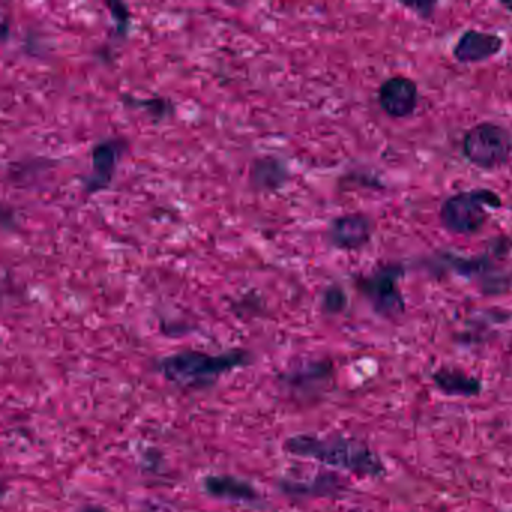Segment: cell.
Wrapping results in <instances>:
<instances>
[{"instance_id": "obj_1", "label": "cell", "mask_w": 512, "mask_h": 512, "mask_svg": "<svg viewBox=\"0 0 512 512\" xmlns=\"http://www.w3.org/2000/svg\"><path fill=\"white\" fill-rule=\"evenodd\" d=\"M284 451L361 478L379 479L386 475L385 463L374 449L344 434H296L284 442Z\"/></svg>"}, {"instance_id": "obj_2", "label": "cell", "mask_w": 512, "mask_h": 512, "mask_svg": "<svg viewBox=\"0 0 512 512\" xmlns=\"http://www.w3.org/2000/svg\"><path fill=\"white\" fill-rule=\"evenodd\" d=\"M250 364V353L235 349L230 352L211 355L199 350H181L158 359V373L176 386L182 388H208L221 376Z\"/></svg>"}, {"instance_id": "obj_3", "label": "cell", "mask_w": 512, "mask_h": 512, "mask_svg": "<svg viewBox=\"0 0 512 512\" xmlns=\"http://www.w3.org/2000/svg\"><path fill=\"white\" fill-rule=\"evenodd\" d=\"M502 205V197L490 188L460 191L443 200L439 221L452 235H476L490 220L491 211L502 208Z\"/></svg>"}, {"instance_id": "obj_4", "label": "cell", "mask_w": 512, "mask_h": 512, "mask_svg": "<svg viewBox=\"0 0 512 512\" xmlns=\"http://www.w3.org/2000/svg\"><path fill=\"white\" fill-rule=\"evenodd\" d=\"M461 152L476 169L493 172L511 160L512 133L496 122H479L464 133Z\"/></svg>"}, {"instance_id": "obj_5", "label": "cell", "mask_w": 512, "mask_h": 512, "mask_svg": "<svg viewBox=\"0 0 512 512\" xmlns=\"http://www.w3.org/2000/svg\"><path fill=\"white\" fill-rule=\"evenodd\" d=\"M403 274V266L389 263L358 281V290L370 302L374 313L385 319H395L404 314L406 301L400 289Z\"/></svg>"}, {"instance_id": "obj_6", "label": "cell", "mask_w": 512, "mask_h": 512, "mask_svg": "<svg viewBox=\"0 0 512 512\" xmlns=\"http://www.w3.org/2000/svg\"><path fill=\"white\" fill-rule=\"evenodd\" d=\"M377 103L391 119L410 118L418 109V83L406 76L389 77L377 89Z\"/></svg>"}, {"instance_id": "obj_7", "label": "cell", "mask_w": 512, "mask_h": 512, "mask_svg": "<svg viewBox=\"0 0 512 512\" xmlns=\"http://www.w3.org/2000/svg\"><path fill=\"white\" fill-rule=\"evenodd\" d=\"M503 46L505 40L499 34L467 29L455 43L452 56L458 64H481L499 55Z\"/></svg>"}, {"instance_id": "obj_8", "label": "cell", "mask_w": 512, "mask_h": 512, "mask_svg": "<svg viewBox=\"0 0 512 512\" xmlns=\"http://www.w3.org/2000/svg\"><path fill=\"white\" fill-rule=\"evenodd\" d=\"M374 224L370 217L361 212L341 215L329 226V241L338 250H361L373 238Z\"/></svg>"}, {"instance_id": "obj_9", "label": "cell", "mask_w": 512, "mask_h": 512, "mask_svg": "<svg viewBox=\"0 0 512 512\" xmlns=\"http://www.w3.org/2000/svg\"><path fill=\"white\" fill-rule=\"evenodd\" d=\"M124 146L121 140H106L95 146L92 151V175L86 182V190L89 193H94L110 184Z\"/></svg>"}, {"instance_id": "obj_10", "label": "cell", "mask_w": 512, "mask_h": 512, "mask_svg": "<svg viewBox=\"0 0 512 512\" xmlns=\"http://www.w3.org/2000/svg\"><path fill=\"white\" fill-rule=\"evenodd\" d=\"M203 488L209 496L230 502L253 503L260 497L253 484L232 475L206 476L203 479Z\"/></svg>"}, {"instance_id": "obj_11", "label": "cell", "mask_w": 512, "mask_h": 512, "mask_svg": "<svg viewBox=\"0 0 512 512\" xmlns=\"http://www.w3.org/2000/svg\"><path fill=\"white\" fill-rule=\"evenodd\" d=\"M431 379L436 388L449 397L470 398L482 392V383L478 377L470 376L466 371L457 368H439L434 371Z\"/></svg>"}, {"instance_id": "obj_12", "label": "cell", "mask_w": 512, "mask_h": 512, "mask_svg": "<svg viewBox=\"0 0 512 512\" xmlns=\"http://www.w3.org/2000/svg\"><path fill=\"white\" fill-rule=\"evenodd\" d=\"M280 488L286 494H293V496H334L341 490V485L338 484L337 479L331 476H320L314 479L313 482H295L286 481L280 482Z\"/></svg>"}, {"instance_id": "obj_13", "label": "cell", "mask_w": 512, "mask_h": 512, "mask_svg": "<svg viewBox=\"0 0 512 512\" xmlns=\"http://www.w3.org/2000/svg\"><path fill=\"white\" fill-rule=\"evenodd\" d=\"M347 298L344 290L340 287H329L323 296V310L329 314H338L346 308Z\"/></svg>"}, {"instance_id": "obj_14", "label": "cell", "mask_w": 512, "mask_h": 512, "mask_svg": "<svg viewBox=\"0 0 512 512\" xmlns=\"http://www.w3.org/2000/svg\"><path fill=\"white\" fill-rule=\"evenodd\" d=\"M77 512H109L106 508H103V506L98 505H86L83 506L82 509H79Z\"/></svg>"}]
</instances>
